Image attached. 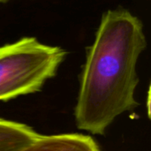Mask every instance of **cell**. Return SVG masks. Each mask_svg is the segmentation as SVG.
I'll return each mask as SVG.
<instances>
[{"label": "cell", "mask_w": 151, "mask_h": 151, "mask_svg": "<svg viewBox=\"0 0 151 151\" xmlns=\"http://www.w3.org/2000/svg\"><path fill=\"white\" fill-rule=\"evenodd\" d=\"M40 134L26 124L0 119V151H17L30 144Z\"/></svg>", "instance_id": "obj_4"}, {"label": "cell", "mask_w": 151, "mask_h": 151, "mask_svg": "<svg viewBox=\"0 0 151 151\" xmlns=\"http://www.w3.org/2000/svg\"><path fill=\"white\" fill-rule=\"evenodd\" d=\"M66 51L32 36L0 46V102L41 90L54 77Z\"/></svg>", "instance_id": "obj_2"}, {"label": "cell", "mask_w": 151, "mask_h": 151, "mask_svg": "<svg viewBox=\"0 0 151 151\" xmlns=\"http://www.w3.org/2000/svg\"><path fill=\"white\" fill-rule=\"evenodd\" d=\"M147 47L142 21L125 8L106 11L87 49L74 108L76 126L104 134L121 114L134 109L137 64Z\"/></svg>", "instance_id": "obj_1"}, {"label": "cell", "mask_w": 151, "mask_h": 151, "mask_svg": "<svg viewBox=\"0 0 151 151\" xmlns=\"http://www.w3.org/2000/svg\"><path fill=\"white\" fill-rule=\"evenodd\" d=\"M17 151H102L88 135L60 134L42 135Z\"/></svg>", "instance_id": "obj_3"}, {"label": "cell", "mask_w": 151, "mask_h": 151, "mask_svg": "<svg viewBox=\"0 0 151 151\" xmlns=\"http://www.w3.org/2000/svg\"><path fill=\"white\" fill-rule=\"evenodd\" d=\"M2 1H5V0H0V2H2Z\"/></svg>", "instance_id": "obj_5"}]
</instances>
